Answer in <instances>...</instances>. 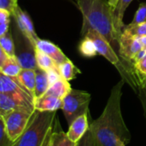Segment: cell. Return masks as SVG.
Here are the masks:
<instances>
[{
    "label": "cell",
    "instance_id": "cell-24",
    "mask_svg": "<svg viewBox=\"0 0 146 146\" xmlns=\"http://www.w3.org/2000/svg\"><path fill=\"white\" fill-rule=\"evenodd\" d=\"M0 46L8 57H15V44L11 29L7 34L0 37Z\"/></svg>",
    "mask_w": 146,
    "mask_h": 146
},
{
    "label": "cell",
    "instance_id": "cell-8",
    "mask_svg": "<svg viewBox=\"0 0 146 146\" xmlns=\"http://www.w3.org/2000/svg\"><path fill=\"white\" fill-rule=\"evenodd\" d=\"M119 57L126 64L133 68V58L136 54L143 49L139 37L132 35L127 31L123 30L119 35Z\"/></svg>",
    "mask_w": 146,
    "mask_h": 146
},
{
    "label": "cell",
    "instance_id": "cell-3",
    "mask_svg": "<svg viewBox=\"0 0 146 146\" xmlns=\"http://www.w3.org/2000/svg\"><path fill=\"white\" fill-rule=\"evenodd\" d=\"M56 119L57 112L35 109L24 131L12 146H43L52 131Z\"/></svg>",
    "mask_w": 146,
    "mask_h": 146
},
{
    "label": "cell",
    "instance_id": "cell-12",
    "mask_svg": "<svg viewBox=\"0 0 146 146\" xmlns=\"http://www.w3.org/2000/svg\"><path fill=\"white\" fill-rule=\"evenodd\" d=\"M63 106V100L52 96L43 95L40 97L35 98L34 101V107L35 110L57 112L61 109Z\"/></svg>",
    "mask_w": 146,
    "mask_h": 146
},
{
    "label": "cell",
    "instance_id": "cell-14",
    "mask_svg": "<svg viewBox=\"0 0 146 146\" xmlns=\"http://www.w3.org/2000/svg\"><path fill=\"white\" fill-rule=\"evenodd\" d=\"M132 1L133 0H118L116 6L113 10H112V17L114 29L119 36L121 35L123 28L125 26L123 22L125 12Z\"/></svg>",
    "mask_w": 146,
    "mask_h": 146
},
{
    "label": "cell",
    "instance_id": "cell-19",
    "mask_svg": "<svg viewBox=\"0 0 146 146\" xmlns=\"http://www.w3.org/2000/svg\"><path fill=\"white\" fill-rule=\"evenodd\" d=\"M58 70L61 78L68 82L75 79L78 75L81 74V70L70 59L58 65Z\"/></svg>",
    "mask_w": 146,
    "mask_h": 146
},
{
    "label": "cell",
    "instance_id": "cell-31",
    "mask_svg": "<svg viewBox=\"0 0 146 146\" xmlns=\"http://www.w3.org/2000/svg\"><path fill=\"white\" fill-rule=\"evenodd\" d=\"M11 13L6 10L0 9V23H5L11 22Z\"/></svg>",
    "mask_w": 146,
    "mask_h": 146
},
{
    "label": "cell",
    "instance_id": "cell-21",
    "mask_svg": "<svg viewBox=\"0 0 146 146\" xmlns=\"http://www.w3.org/2000/svg\"><path fill=\"white\" fill-rule=\"evenodd\" d=\"M35 58L38 68H40L46 71L53 69H58V65L55 63V61L49 57L47 54L35 48Z\"/></svg>",
    "mask_w": 146,
    "mask_h": 146
},
{
    "label": "cell",
    "instance_id": "cell-26",
    "mask_svg": "<svg viewBox=\"0 0 146 146\" xmlns=\"http://www.w3.org/2000/svg\"><path fill=\"white\" fill-rule=\"evenodd\" d=\"M12 144L13 142L9 137L5 129L4 117L0 115V146H12Z\"/></svg>",
    "mask_w": 146,
    "mask_h": 146
},
{
    "label": "cell",
    "instance_id": "cell-16",
    "mask_svg": "<svg viewBox=\"0 0 146 146\" xmlns=\"http://www.w3.org/2000/svg\"><path fill=\"white\" fill-rule=\"evenodd\" d=\"M35 70L34 69H22L17 78V82L25 88L35 99Z\"/></svg>",
    "mask_w": 146,
    "mask_h": 146
},
{
    "label": "cell",
    "instance_id": "cell-37",
    "mask_svg": "<svg viewBox=\"0 0 146 146\" xmlns=\"http://www.w3.org/2000/svg\"><path fill=\"white\" fill-rule=\"evenodd\" d=\"M12 1H13L14 3H16V4H17V0H12Z\"/></svg>",
    "mask_w": 146,
    "mask_h": 146
},
{
    "label": "cell",
    "instance_id": "cell-15",
    "mask_svg": "<svg viewBox=\"0 0 146 146\" xmlns=\"http://www.w3.org/2000/svg\"><path fill=\"white\" fill-rule=\"evenodd\" d=\"M77 143H73L67 136L66 132L62 131L58 118L55 120V124L51 134L49 146H76Z\"/></svg>",
    "mask_w": 146,
    "mask_h": 146
},
{
    "label": "cell",
    "instance_id": "cell-17",
    "mask_svg": "<svg viewBox=\"0 0 146 146\" xmlns=\"http://www.w3.org/2000/svg\"><path fill=\"white\" fill-rule=\"evenodd\" d=\"M35 75L36 76H35V99L45 95L50 86L47 72L46 70H44L40 68H37L35 70Z\"/></svg>",
    "mask_w": 146,
    "mask_h": 146
},
{
    "label": "cell",
    "instance_id": "cell-25",
    "mask_svg": "<svg viewBox=\"0 0 146 146\" xmlns=\"http://www.w3.org/2000/svg\"><path fill=\"white\" fill-rule=\"evenodd\" d=\"M123 30H125L131 35L137 36V37L146 36V22L139 23V24L130 23L128 25H125L123 28Z\"/></svg>",
    "mask_w": 146,
    "mask_h": 146
},
{
    "label": "cell",
    "instance_id": "cell-4",
    "mask_svg": "<svg viewBox=\"0 0 146 146\" xmlns=\"http://www.w3.org/2000/svg\"><path fill=\"white\" fill-rule=\"evenodd\" d=\"M12 17V16H11ZM11 31L15 44V57L23 69L38 68L35 44L19 29L15 20H11Z\"/></svg>",
    "mask_w": 146,
    "mask_h": 146
},
{
    "label": "cell",
    "instance_id": "cell-35",
    "mask_svg": "<svg viewBox=\"0 0 146 146\" xmlns=\"http://www.w3.org/2000/svg\"><path fill=\"white\" fill-rule=\"evenodd\" d=\"M52 134V133H51ZM51 134H50V136L48 137V138L46 140V142H45V143H44V145L43 146H49V144H50V138H51Z\"/></svg>",
    "mask_w": 146,
    "mask_h": 146
},
{
    "label": "cell",
    "instance_id": "cell-28",
    "mask_svg": "<svg viewBox=\"0 0 146 146\" xmlns=\"http://www.w3.org/2000/svg\"><path fill=\"white\" fill-rule=\"evenodd\" d=\"M76 146H97L96 140L90 129L84 134V136L77 143Z\"/></svg>",
    "mask_w": 146,
    "mask_h": 146
},
{
    "label": "cell",
    "instance_id": "cell-32",
    "mask_svg": "<svg viewBox=\"0 0 146 146\" xmlns=\"http://www.w3.org/2000/svg\"><path fill=\"white\" fill-rule=\"evenodd\" d=\"M10 27H11V22L0 23V37L5 35L10 31Z\"/></svg>",
    "mask_w": 146,
    "mask_h": 146
},
{
    "label": "cell",
    "instance_id": "cell-1",
    "mask_svg": "<svg viewBox=\"0 0 146 146\" xmlns=\"http://www.w3.org/2000/svg\"><path fill=\"white\" fill-rule=\"evenodd\" d=\"M125 81L121 79L111 90L102 114L90 124L97 146H117L119 141L128 144L131 139L121 113V97Z\"/></svg>",
    "mask_w": 146,
    "mask_h": 146
},
{
    "label": "cell",
    "instance_id": "cell-10",
    "mask_svg": "<svg viewBox=\"0 0 146 146\" xmlns=\"http://www.w3.org/2000/svg\"><path fill=\"white\" fill-rule=\"evenodd\" d=\"M89 114L90 113L78 117L69 125L66 134L73 143H77L89 131Z\"/></svg>",
    "mask_w": 146,
    "mask_h": 146
},
{
    "label": "cell",
    "instance_id": "cell-33",
    "mask_svg": "<svg viewBox=\"0 0 146 146\" xmlns=\"http://www.w3.org/2000/svg\"><path fill=\"white\" fill-rule=\"evenodd\" d=\"M8 55L6 54V52L3 50V48L1 47V46H0V70H1L3 64H5V62L7 60L8 58Z\"/></svg>",
    "mask_w": 146,
    "mask_h": 146
},
{
    "label": "cell",
    "instance_id": "cell-11",
    "mask_svg": "<svg viewBox=\"0 0 146 146\" xmlns=\"http://www.w3.org/2000/svg\"><path fill=\"white\" fill-rule=\"evenodd\" d=\"M35 48L51 57L58 65L69 59L58 46L46 40L39 39L35 43Z\"/></svg>",
    "mask_w": 146,
    "mask_h": 146
},
{
    "label": "cell",
    "instance_id": "cell-36",
    "mask_svg": "<svg viewBox=\"0 0 146 146\" xmlns=\"http://www.w3.org/2000/svg\"><path fill=\"white\" fill-rule=\"evenodd\" d=\"M117 146H126V144L123 142V141H119L118 142V144H117Z\"/></svg>",
    "mask_w": 146,
    "mask_h": 146
},
{
    "label": "cell",
    "instance_id": "cell-20",
    "mask_svg": "<svg viewBox=\"0 0 146 146\" xmlns=\"http://www.w3.org/2000/svg\"><path fill=\"white\" fill-rule=\"evenodd\" d=\"M22 69L23 68L18 63L16 57H9L3 64L1 70H0V72L8 77L15 78L18 76Z\"/></svg>",
    "mask_w": 146,
    "mask_h": 146
},
{
    "label": "cell",
    "instance_id": "cell-22",
    "mask_svg": "<svg viewBox=\"0 0 146 146\" xmlns=\"http://www.w3.org/2000/svg\"><path fill=\"white\" fill-rule=\"evenodd\" d=\"M78 50L80 53L86 58H93L98 54L94 41L87 35L82 37L78 45Z\"/></svg>",
    "mask_w": 146,
    "mask_h": 146
},
{
    "label": "cell",
    "instance_id": "cell-23",
    "mask_svg": "<svg viewBox=\"0 0 146 146\" xmlns=\"http://www.w3.org/2000/svg\"><path fill=\"white\" fill-rule=\"evenodd\" d=\"M135 75L137 79L138 89L146 84V56L133 64ZM137 89V90H138ZM137 94V93H136Z\"/></svg>",
    "mask_w": 146,
    "mask_h": 146
},
{
    "label": "cell",
    "instance_id": "cell-29",
    "mask_svg": "<svg viewBox=\"0 0 146 146\" xmlns=\"http://www.w3.org/2000/svg\"><path fill=\"white\" fill-rule=\"evenodd\" d=\"M137 97L141 102L143 112V117L145 119V124H146V84H143L141 88L138 89L137 92Z\"/></svg>",
    "mask_w": 146,
    "mask_h": 146
},
{
    "label": "cell",
    "instance_id": "cell-5",
    "mask_svg": "<svg viewBox=\"0 0 146 146\" xmlns=\"http://www.w3.org/2000/svg\"><path fill=\"white\" fill-rule=\"evenodd\" d=\"M91 95L86 91L71 89L69 94L63 99L62 111L68 125L78 117L90 113Z\"/></svg>",
    "mask_w": 146,
    "mask_h": 146
},
{
    "label": "cell",
    "instance_id": "cell-34",
    "mask_svg": "<svg viewBox=\"0 0 146 146\" xmlns=\"http://www.w3.org/2000/svg\"><path fill=\"white\" fill-rule=\"evenodd\" d=\"M117 2H118V0H108V5H109V6L111 7L112 10L114 9V7L117 5Z\"/></svg>",
    "mask_w": 146,
    "mask_h": 146
},
{
    "label": "cell",
    "instance_id": "cell-18",
    "mask_svg": "<svg viewBox=\"0 0 146 146\" xmlns=\"http://www.w3.org/2000/svg\"><path fill=\"white\" fill-rule=\"evenodd\" d=\"M70 90L71 86L70 84V82L61 78L49 86L47 91L46 92V95L52 96L63 100Z\"/></svg>",
    "mask_w": 146,
    "mask_h": 146
},
{
    "label": "cell",
    "instance_id": "cell-30",
    "mask_svg": "<svg viewBox=\"0 0 146 146\" xmlns=\"http://www.w3.org/2000/svg\"><path fill=\"white\" fill-rule=\"evenodd\" d=\"M18 4L14 3L12 0H0V9L6 10V11H10L11 13L13 12L15 7Z\"/></svg>",
    "mask_w": 146,
    "mask_h": 146
},
{
    "label": "cell",
    "instance_id": "cell-6",
    "mask_svg": "<svg viewBox=\"0 0 146 146\" xmlns=\"http://www.w3.org/2000/svg\"><path fill=\"white\" fill-rule=\"evenodd\" d=\"M33 112L27 109H17L3 116L7 134L13 143L24 131Z\"/></svg>",
    "mask_w": 146,
    "mask_h": 146
},
{
    "label": "cell",
    "instance_id": "cell-2",
    "mask_svg": "<svg viewBox=\"0 0 146 146\" xmlns=\"http://www.w3.org/2000/svg\"><path fill=\"white\" fill-rule=\"evenodd\" d=\"M76 3L83 16L81 35L89 29H95L119 54V36L114 29L112 9L108 0H76Z\"/></svg>",
    "mask_w": 146,
    "mask_h": 146
},
{
    "label": "cell",
    "instance_id": "cell-9",
    "mask_svg": "<svg viewBox=\"0 0 146 146\" xmlns=\"http://www.w3.org/2000/svg\"><path fill=\"white\" fill-rule=\"evenodd\" d=\"M11 16L13 17V19L15 20L17 27L19 28V29L35 44L37 42V40L40 39L35 30V27L33 24V22L29 17V15L24 11L23 10H22L20 8V6L17 5L13 12L11 13Z\"/></svg>",
    "mask_w": 146,
    "mask_h": 146
},
{
    "label": "cell",
    "instance_id": "cell-7",
    "mask_svg": "<svg viewBox=\"0 0 146 146\" xmlns=\"http://www.w3.org/2000/svg\"><path fill=\"white\" fill-rule=\"evenodd\" d=\"M0 93L9 95L35 109V99L32 95L23 88L16 78L8 77L1 72H0Z\"/></svg>",
    "mask_w": 146,
    "mask_h": 146
},
{
    "label": "cell",
    "instance_id": "cell-27",
    "mask_svg": "<svg viewBox=\"0 0 146 146\" xmlns=\"http://www.w3.org/2000/svg\"><path fill=\"white\" fill-rule=\"evenodd\" d=\"M146 22V2L141 3L134 15L131 24H139Z\"/></svg>",
    "mask_w": 146,
    "mask_h": 146
},
{
    "label": "cell",
    "instance_id": "cell-13",
    "mask_svg": "<svg viewBox=\"0 0 146 146\" xmlns=\"http://www.w3.org/2000/svg\"><path fill=\"white\" fill-rule=\"evenodd\" d=\"M17 109H27L29 111H35L34 108H29L16 98L4 93H0V115L5 116V114Z\"/></svg>",
    "mask_w": 146,
    "mask_h": 146
}]
</instances>
